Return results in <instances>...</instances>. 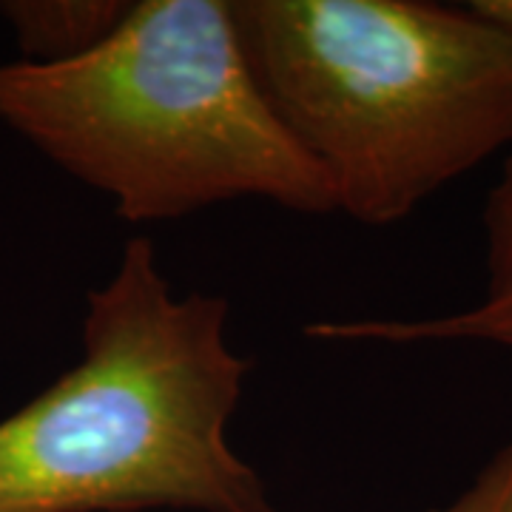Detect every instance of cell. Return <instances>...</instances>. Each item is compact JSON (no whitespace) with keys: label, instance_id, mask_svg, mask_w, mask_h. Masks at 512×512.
Wrapping results in <instances>:
<instances>
[{"label":"cell","instance_id":"8992f818","mask_svg":"<svg viewBox=\"0 0 512 512\" xmlns=\"http://www.w3.org/2000/svg\"><path fill=\"white\" fill-rule=\"evenodd\" d=\"M487 299L512 293V154L484 205Z\"/></svg>","mask_w":512,"mask_h":512},{"label":"cell","instance_id":"7a4b0ae2","mask_svg":"<svg viewBox=\"0 0 512 512\" xmlns=\"http://www.w3.org/2000/svg\"><path fill=\"white\" fill-rule=\"evenodd\" d=\"M0 123L134 225L245 197L336 214L259 89L228 0H131L86 55L0 63Z\"/></svg>","mask_w":512,"mask_h":512},{"label":"cell","instance_id":"ba28073f","mask_svg":"<svg viewBox=\"0 0 512 512\" xmlns=\"http://www.w3.org/2000/svg\"><path fill=\"white\" fill-rule=\"evenodd\" d=\"M476 15L484 20H490L493 26H498L501 32H507L512 37V0H473L467 3Z\"/></svg>","mask_w":512,"mask_h":512},{"label":"cell","instance_id":"5b68a950","mask_svg":"<svg viewBox=\"0 0 512 512\" xmlns=\"http://www.w3.org/2000/svg\"><path fill=\"white\" fill-rule=\"evenodd\" d=\"M131 0H69V3H9L12 20L29 63H60L92 52L123 23Z\"/></svg>","mask_w":512,"mask_h":512},{"label":"cell","instance_id":"6da1fadb","mask_svg":"<svg viewBox=\"0 0 512 512\" xmlns=\"http://www.w3.org/2000/svg\"><path fill=\"white\" fill-rule=\"evenodd\" d=\"M225 328L222 296H177L154 242L128 239L83 359L0 419V512H276L228 441L254 362Z\"/></svg>","mask_w":512,"mask_h":512},{"label":"cell","instance_id":"52a82bcc","mask_svg":"<svg viewBox=\"0 0 512 512\" xmlns=\"http://www.w3.org/2000/svg\"><path fill=\"white\" fill-rule=\"evenodd\" d=\"M427 512H512V444L501 447L450 504Z\"/></svg>","mask_w":512,"mask_h":512},{"label":"cell","instance_id":"3957f363","mask_svg":"<svg viewBox=\"0 0 512 512\" xmlns=\"http://www.w3.org/2000/svg\"><path fill=\"white\" fill-rule=\"evenodd\" d=\"M256 83L333 211L407 220L512 146V37L427 0H231Z\"/></svg>","mask_w":512,"mask_h":512},{"label":"cell","instance_id":"277c9868","mask_svg":"<svg viewBox=\"0 0 512 512\" xmlns=\"http://www.w3.org/2000/svg\"><path fill=\"white\" fill-rule=\"evenodd\" d=\"M316 342L424 345V342H484L512 348V293L484 299L476 308L430 319H333L305 325Z\"/></svg>","mask_w":512,"mask_h":512}]
</instances>
